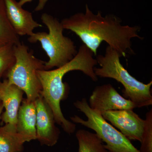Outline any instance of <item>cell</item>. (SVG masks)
I'll return each mask as SVG.
<instances>
[{"label": "cell", "mask_w": 152, "mask_h": 152, "mask_svg": "<svg viewBox=\"0 0 152 152\" xmlns=\"http://www.w3.org/2000/svg\"><path fill=\"white\" fill-rule=\"evenodd\" d=\"M91 108L102 113L107 111L133 110L135 106L130 100L121 96L111 84L97 86L89 100Z\"/></svg>", "instance_id": "obj_7"}, {"label": "cell", "mask_w": 152, "mask_h": 152, "mask_svg": "<svg viewBox=\"0 0 152 152\" xmlns=\"http://www.w3.org/2000/svg\"><path fill=\"white\" fill-rule=\"evenodd\" d=\"M3 109H4V107H3L2 103L0 101V119H1V115L2 113Z\"/></svg>", "instance_id": "obj_19"}, {"label": "cell", "mask_w": 152, "mask_h": 152, "mask_svg": "<svg viewBox=\"0 0 152 152\" xmlns=\"http://www.w3.org/2000/svg\"><path fill=\"white\" fill-rule=\"evenodd\" d=\"M46 26L48 33H34L28 38L31 43H40L42 48L46 53L49 61L45 63L46 70L59 68L71 61L77 53L75 43L70 38L64 36V29L57 18L44 13L41 17Z\"/></svg>", "instance_id": "obj_4"}, {"label": "cell", "mask_w": 152, "mask_h": 152, "mask_svg": "<svg viewBox=\"0 0 152 152\" xmlns=\"http://www.w3.org/2000/svg\"><path fill=\"white\" fill-rule=\"evenodd\" d=\"M34 103L37 112V139L42 145L53 146L58 142L60 134L53 112L41 95Z\"/></svg>", "instance_id": "obj_8"}, {"label": "cell", "mask_w": 152, "mask_h": 152, "mask_svg": "<svg viewBox=\"0 0 152 152\" xmlns=\"http://www.w3.org/2000/svg\"><path fill=\"white\" fill-rule=\"evenodd\" d=\"M26 138L17 132L16 125L0 127V152H22Z\"/></svg>", "instance_id": "obj_13"}, {"label": "cell", "mask_w": 152, "mask_h": 152, "mask_svg": "<svg viewBox=\"0 0 152 152\" xmlns=\"http://www.w3.org/2000/svg\"><path fill=\"white\" fill-rule=\"evenodd\" d=\"M102 116L130 140L141 142L145 120L133 110H117L102 112Z\"/></svg>", "instance_id": "obj_9"}, {"label": "cell", "mask_w": 152, "mask_h": 152, "mask_svg": "<svg viewBox=\"0 0 152 152\" xmlns=\"http://www.w3.org/2000/svg\"><path fill=\"white\" fill-rule=\"evenodd\" d=\"M76 108L85 114L87 120L75 115L71 117L73 122L80 124L94 131L109 152H140L121 132L107 122L101 112L91 108L86 99L77 100L74 103Z\"/></svg>", "instance_id": "obj_6"}, {"label": "cell", "mask_w": 152, "mask_h": 152, "mask_svg": "<svg viewBox=\"0 0 152 152\" xmlns=\"http://www.w3.org/2000/svg\"><path fill=\"white\" fill-rule=\"evenodd\" d=\"M4 2L9 22L19 37H29L35 29L43 26L34 20L32 13L23 9L16 0H4Z\"/></svg>", "instance_id": "obj_10"}, {"label": "cell", "mask_w": 152, "mask_h": 152, "mask_svg": "<svg viewBox=\"0 0 152 152\" xmlns=\"http://www.w3.org/2000/svg\"><path fill=\"white\" fill-rule=\"evenodd\" d=\"M61 22L64 29L75 33L95 56L103 42L115 49L122 57H126L128 53L134 54L132 39H144L139 35L138 26H124L122 20L113 15L103 17L100 12L96 15L87 4L85 13H77Z\"/></svg>", "instance_id": "obj_1"}, {"label": "cell", "mask_w": 152, "mask_h": 152, "mask_svg": "<svg viewBox=\"0 0 152 152\" xmlns=\"http://www.w3.org/2000/svg\"><path fill=\"white\" fill-rule=\"evenodd\" d=\"M37 112L34 102L23 99L19 108L16 126L17 131L27 142L37 140Z\"/></svg>", "instance_id": "obj_12"}, {"label": "cell", "mask_w": 152, "mask_h": 152, "mask_svg": "<svg viewBox=\"0 0 152 152\" xmlns=\"http://www.w3.org/2000/svg\"><path fill=\"white\" fill-rule=\"evenodd\" d=\"M20 42L19 36L9 22L6 13L4 0H0V48Z\"/></svg>", "instance_id": "obj_15"}, {"label": "cell", "mask_w": 152, "mask_h": 152, "mask_svg": "<svg viewBox=\"0 0 152 152\" xmlns=\"http://www.w3.org/2000/svg\"><path fill=\"white\" fill-rule=\"evenodd\" d=\"M16 61L7 73L8 83L16 86L26 95L27 99L34 102L41 95L42 85L37 72L45 70V63L36 58L28 47L20 42L14 45Z\"/></svg>", "instance_id": "obj_5"}, {"label": "cell", "mask_w": 152, "mask_h": 152, "mask_svg": "<svg viewBox=\"0 0 152 152\" xmlns=\"http://www.w3.org/2000/svg\"><path fill=\"white\" fill-rule=\"evenodd\" d=\"M33 0H20L18 3L20 5L23 7V6L25 4L27 3L31 2ZM48 1V0H39L38 5L36 7L34 11L39 12V11H40L43 10Z\"/></svg>", "instance_id": "obj_18"}, {"label": "cell", "mask_w": 152, "mask_h": 152, "mask_svg": "<svg viewBox=\"0 0 152 152\" xmlns=\"http://www.w3.org/2000/svg\"><path fill=\"white\" fill-rule=\"evenodd\" d=\"M121 57L115 49L108 45L104 55H99L96 57L100 67L94 68L96 75L115 79L121 83L124 88L122 91L124 97L130 100L136 108L151 105L152 81L144 84L132 77L121 64Z\"/></svg>", "instance_id": "obj_3"}, {"label": "cell", "mask_w": 152, "mask_h": 152, "mask_svg": "<svg viewBox=\"0 0 152 152\" xmlns=\"http://www.w3.org/2000/svg\"><path fill=\"white\" fill-rule=\"evenodd\" d=\"M23 91L16 86L10 84L7 79L0 82V101L5 109L1 119L5 124L16 125Z\"/></svg>", "instance_id": "obj_11"}, {"label": "cell", "mask_w": 152, "mask_h": 152, "mask_svg": "<svg viewBox=\"0 0 152 152\" xmlns=\"http://www.w3.org/2000/svg\"><path fill=\"white\" fill-rule=\"evenodd\" d=\"M78 142V152H109L96 133L80 129L76 133Z\"/></svg>", "instance_id": "obj_14"}, {"label": "cell", "mask_w": 152, "mask_h": 152, "mask_svg": "<svg viewBox=\"0 0 152 152\" xmlns=\"http://www.w3.org/2000/svg\"><path fill=\"white\" fill-rule=\"evenodd\" d=\"M92 52L83 44L73 58L66 64L52 70H39L38 77L42 85L41 95L50 106L56 124L69 134L75 132L76 125L65 118L61 110L60 103L68 96L69 88L63 82L66 74L73 71H80L91 78L93 81H98L94 71L98 64Z\"/></svg>", "instance_id": "obj_2"}, {"label": "cell", "mask_w": 152, "mask_h": 152, "mask_svg": "<svg viewBox=\"0 0 152 152\" xmlns=\"http://www.w3.org/2000/svg\"><path fill=\"white\" fill-rule=\"evenodd\" d=\"M145 120L140 152H152V110L148 112Z\"/></svg>", "instance_id": "obj_17"}, {"label": "cell", "mask_w": 152, "mask_h": 152, "mask_svg": "<svg viewBox=\"0 0 152 152\" xmlns=\"http://www.w3.org/2000/svg\"><path fill=\"white\" fill-rule=\"evenodd\" d=\"M14 45H7L0 48V82L4 74L7 73L15 63Z\"/></svg>", "instance_id": "obj_16"}]
</instances>
